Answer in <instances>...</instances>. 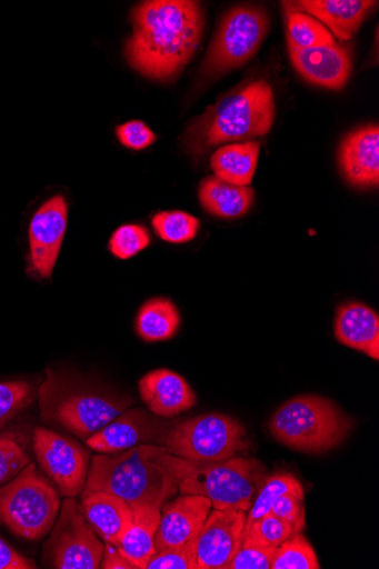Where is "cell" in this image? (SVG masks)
I'll use <instances>...</instances> for the list:
<instances>
[{
    "instance_id": "obj_1",
    "label": "cell",
    "mask_w": 379,
    "mask_h": 569,
    "mask_svg": "<svg viewBox=\"0 0 379 569\" xmlns=\"http://www.w3.org/2000/svg\"><path fill=\"white\" fill-rule=\"evenodd\" d=\"M133 33L124 53L143 77L172 81L193 58L205 19L200 3L191 0H152L131 14Z\"/></svg>"
},
{
    "instance_id": "obj_2",
    "label": "cell",
    "mask_w": 379,
    "mask_h": 569,
    "mask_svg": "<svg viewBox=\"0 0 379 569\" xmlns=\"http://www.w3.org/2000/svg\"><path fill=\"white\" fill-rule=\"evenodd\" d=\"M276 119L272 87L265 80L249 82L222 96L188 128L184 142L200 154L222 143L266 136Z\"/></svg>"
},
{
    "instance_id": "obj_3",
    "label": "cell",
    "mask_w": 379,
    "mask_h": 569,
    "mask_svg": "<svg viewBox=\"0 0 379 569\" xmlns=\"http://www.w3.org/2000/svg\"><path fill=\"white\" fill-rule=\"evenodd\" d=\"M166 452L164 447L146 443L116 456H93L84 490L113 493L132 509L162 506L178 492L172 476L157 459Z\"/></svg>"
},
{
    "instance_id": "obj_4",
    "label": "cell",
    "mask_w": 379,
    "mask_h": 569,
    "mask_svg": "<svg viewBox=\"0 0 379 569\" xmlns=\"http://www.w3.org/2000/svg\"><path fill=\"white\" fill-rule=\"evenodd\" d=\"M157 459L182 495L206 497L215 509L248 511L261 483L258 462L253 459L233 457L223 461H197L168 452Z\"/></svg>"
},
{
    "instance_id": "obj_5",
    "label": "cell",
    "mask_w": 379,
    "mask_h": 569,
    "mask_svg": "<svg viewBox=\"0 0 379 569\" xmlns=\"http://www.w3.org/2000/svg\"><path fill=\"white\" fill-rule=\"evenodd\" d=\"M129 397L67 381L49 375L40 389L42 418L56 421L81 439H89L132 405Z\"/></svg>"
},
{
    "instance_id": "obj_6",
    "label": "cell",
    "mask_w": 379,
    "mask_h": 569,
    "mask_svg": "<svg viewBox=\"0 0 379 569\" xmlns=\"http://www.w3.org/2000/svg\"><path fill=\"white\" fill-rule=\"evenodd\" d=\"M353 425L331 400L299 396L285 402L269 422V430L285 446L319 453L338 447Z\"/></svg>"
},
{
    "instance_id": "obj_7",
    "label": "cell",
    "mask_w": 379,
    "mask_h": 569,
    "mask_svg": "<svg viewBox=\"0 0 379 569\" xmlns=\"http://www.w3.org/2000/svg\"><path fill=\"white\" fill-rule=\"evenodd\" d=\"M60 507L58 491L37 472L33 462L0 487V522L23 539L47 536L56 526Z\"/></svg>"
},
{
    "instance_id": "obj_8",
    "label": "cell",
    "mask_w": 379,
    "mask_h": 569,
    "mask_svg": "<svg viewBox=\"0 0 379 569\" xmlns=\"http://www.w3.org/2000/svg\"><path fill=\"white\" fill-rule=\"evenodd\" d=\"M242 425L223 413H206L162 431L158 446L197 461H223L248 448Z\"/></svg>"
},
{
    "instance_id": "obj_9",
    "label": "cell",
    "mask_w": 379,
    "mask_h": 569,
    "mask_svg": "<svg viewBox=\"0 0 379 569\" xmlns=\"http://www.w3.org/2000/svg\"><path fill=\"white\" fill-rule=\"evenodd\" d=\"M268 30L269 20L261 8L241 6L229 11L209 47L203 73L221 74L246 64L256 56Z\"/></svg>"
},
{
    "instance_id": "obj_10",
    "label": "cell",
    "mask_w": 379,
    "mask_h": 569,
    "mask_svg": "<svg viewBox=\"0 0 379 569\" xmlns=\"http://www.w3.org/2000/svg\"><path fill=\"white\" fill-rule=\"evenodd\" d=\"M44 545V562L58 569H97L103 545L87 522L80 503L68 498L59 520Z\"/></svg>"
},
{
    "instance_id": "obj_11",
    "label": "cell",
    "mask_w": 379,
    "mask_h": 569,
    "mask_svg": "<svg viewBox=\"0 0 379 569\" xmlns=\"http://www.w3.org/2000/svg\"><path fill=\"white\" fill-rule=\"evenodd\" d=\"M33 449L42 471L67 498H76L86 487L89 452L78 442L48 429L34 430Z\"/></svg>"
},
{
    "instance_id": "obj_12",
    "label": "cell",
    "mask_w": 379,
    "mask_h": 569,
    "mask_svg": "<svg viewBox=\"0 0 379 569\" xmlns=\"http://www.w3.org/2000/svg\"><path fill=\"white\" fill-rule=\"evenodd\" d=\"M68 226V204L62 196L47 200L33 216L29 230V273L49 279L58 263Z\"/></svg>"
},
{
    "instance_id": "obj_13",
    "label": "cell",
    "mask_w": 379,
    "mask_h": 569,
    "mask_svg": "<svg viewBox=\"0 0 379 569\" xmlns=\"http://www.w3.org/2000/svg\"><path fill=\"white\" fill-rule=\"evenodd\" d=\"M247 511L215 509L210 511L197 542L200 569H226L241 548Z\"/></svg>"
},
{
    "instance_id": "obj_14",
    "label": "cell",
    "mask_w": 379,
    "mask_h": 569,
    "mask_svg": "<svg viewBox=\"0 0 379 569\" xmlns=\"http://www.w3.org/2000/svg\"><path fill=\"white\" fill-rule=\"evenodd\" d=\"M211 507L208 498L197 495H183L162 505L154 536L156 552L180 547L198 537Z\"/></svg>"
},
{
    "instance_id": "obj_15",
    "label": "cell",
    "mask_w": 379,
    "mask_h": 569,
    "mask_svg": "<svg viewBox=\"0 0 379 569\" xmlns=\"http://www.w3.org/2000/svg\"><path fill=\"white\" fill-rule=\"evenodd\" d=\"M168 426L154 420L142 408L127 409L110 425L87 439L101 453H117L158 440Z\"/></svg>"
},
{
    "instance_id": "obj_16",
    "label": "cell",
    "mask_w": 379,
    "mask_h": 569,
    "mask_svg": "<svg viewBox=\"0 0 379 569\" xmlns=\"http://www.w3.org/2000/svg\"><path fill=\"white\" fill-rule=\"evenodd\" d=\"M340 170L349 184L360 189L379 184V128L369 124L347 134L339 149Z\"/></svg>"
},
{
    "instance_id": "obj_17",
    "label": "cell",
    "mask_w": 379,
    "mask_h": 569,
    "mask_svg": "<svg viewBox=\"0 0 379 569\" xmlns=\"http://www.w3.org/2000/svg\"><path fill=\"white\" fill-rule=\"evenodd\" d=\"M296 70L309 82L322 88L342 89L352 70L349 51L338 44L290 50Z\"/></svg>"
},
{
    "instance_id": "obj_18",
    "label": "cell",
    "mask_w": 379,
    "mask_h": 569,
    "mask_svg": "<svg viewBox=\"0 0 379 569\" xmlns=\"http://www.w3.org/2000/svg\"><path fill=\"white\" fill-rule=\"evenodd\" d=\"M371 0H302L285 2L286 14L301 12L310 16L335 32L339 40H351L362 22L377 7Z\"/></svg>"
},
{
    "instance_id": "obj_19",
    "label": "cell",
    "mask_w": 379,
    "mask_h": 569,
    "mask_svg": "<svg viewBox=\"0 0 379 569\" xmlns=\"http://www.w3.org/2000/svg\"><path fill=\"white\" fill-rule=\"evenodd\" d=\"M139 391L149 410L160 418H174L191 409L197 401L188 382L167 369L146 375L139 382Z\"/></svg>"
},
{
    "instance_id": "obj_20",
    "label": "cell",
    "mask_w": 379,
    "mask_h": 569,
    "mask_svg": "<svg viewBox=\"0 0 379 569\" xmlns=\"http://www.w3.org/2000/svg\"><path fill=\"white\" fill-rule=\"evenodd\" d=\"M81 510L104 542L118 546L133 523V509L122 498L106 491H82Z\"/></svg>"
},
{
    "instance_id": "obj_21",
    "label": "cell",
    "mask_w": 379,
    "mask_h": 569,
    "mask_svg": "<svg viewBox=\"0 0 379 569\" xmlns=\"http://www.w3.org/2000/svg\"><path fill=\"white\" fill-rule=\"evenodd\" d=\"M335 332L342 345L378 360L379 318L370 307L360 302L341 305L336 317Z\"/></svg>"
},
{
    "instance_id": "obj_22",
    "label": "cell",
    "mask_w": 379,
    "mask_h": 569,
    "mask_svg": "<svg viewBox=\"0 0 379 569\" xmlns=\"http://www.w3.org/2000/svg\"><path fill=\"white\" fill-rule=\"evenodd\" d=\"M199 200L210 216L238 219L246 216L255 201L251 187L227 183L216 177L205 178L199 186Z\"/></svg>"
},
{
    "instance_id": "obj_23",
    "label": "cell",
    "mask_w": 379,
    "mask_h": 569,
    "mask_svg": "<svg viewBox=\"0 0 379 569\" xmlns=\"http://www.w3.org/2000/svg\"><path fill=\"white\" fill-rule=\"evenodd\" d=\"M161 505H147L133 509V523L119 542L118 549L136 567L146 569L156 553L154 536L159 526Z\"/></svg>"
},
{
    "instance_id": "obj_24",
    "label": "cell",
    "mask_w": 379,
    "mask_h": 569,
    "mask_svg": "<svg viewBox=\"0 0 379 569\" xmlns=\"http://www.w3.org/2000/svg\"><path fill=\"white\" fill-rule=\"evenodd\" d=\"M259 151V141L228 144L216 150L210 160L215 177L230 184L249 187L256 173Z\"/></svg>"
},
{
    "instance_id": "obj_25",
    "label": "cell",
    "mask_w": 379,
    "mask_h": 569,
    "mask_svg": "<svg viewBox=\"0 0 379 569\" xmlns=\"http://www.w3.org/2000/svg\"><path fill=\"white\" fill-rule=\"evenodd\" d=\"M181 316L177 306L167 298H152L139 310L136 329L147 342L167 341L179 331Z\"/></svg>"
},
{
    "instance_id": "obj_26",
    "label": "cell",
    "mask_w": 379,
    "mask_h": 569,
    "mask_svg": "<svg viewBox=\"0 0 379 569\" xmlns=\"http://www.w3.org/2000/svg\"><path fill=\"white\" fill-rule=\"evenodd\" d=\"M293 493L303 498L305 491L300 481L289 473H278L265 479L257 491V497L247 511L245 533L250 527L270 512L276 501L287 495Z\"/></svg>"
},
{
    "instance_id": "obj_27",
    "label": "cell",
    "mask_w": 379,
    "mask_h": 569,
    "mask_svg": "<svg viewBox=\"0 0 379 569\" xmlns=\"http://www.w3.org/2000/svg\"><path fill=\"white\" fill-rule=\"evenodd\" d=\"M287 39L289 50H299L317 46L336 43L328 28L301 12L287 14Z\"/></svg>"
},
{
    "instance_id": "obj_28",
    "label": "cell",
    "mask_w": 379,
    "mask_h": 569,
    "mask_svg": "<svg viewBox=\"0 0 379 569\" xmlns=\"http://www.w3.org/2000/svg\"><path fill=\"white\" fill-rule=\"evenodd\" d=\"M199 220L180 211L160 212L152 218L157 236L168 242L186 243L193 240L199 231Z\"/></svg>"
},
{
    "instance_id": "obj_29",
    "label": "cell",
    "mask_w": 379,
    "mask_h": 569,
    "mask_svg": "<svg viewBox=\"0 0 379 569\" xmlns=\"http://www.w3.org/2000/svg\"><path fill=\"white\" fill-rule=\"evenodd\" d=\"M317 555L301 535H293L277 550L272 569H319Z\"/></svg>"
},
{
    "instance_id": "obj_30",
    "label": "cell",
    "mask_w": 379,
    "mask_h": 569,
    "mask_svg": "<svg viewBox=\"0 0 379 569\" xmlns=\"http://www.w3.org/2000/svg\"><path fill=\"white\" fill-rule=\"evenodd\" d=\"M295 535L290 525L269 512L245 533L242 546L279 548Z\"/></svg>"
},
{
    "instance_id": "obj_31",
    "label": "cell",
    "mask_w": 379,
    "mask_h": 569,
    "mask_svg": "<svg viewBox=\"0 0 379 569\" xmlns=\"http://www.w3.org/2000/svg\"><path fill=\"white\" fill-rule=\"evenodd\" d=\"M36 391L27 382L0 383V428L12 421L34 399Z\"/></svg>"
},
{
    "instance_id": "obj_32",
    "label": "cell",
    "mask_w": 379,
    "mask_h": 569,
    "mask_svg": "<svg viewBox=\"0 0 379 569\" xmlns=\"http://www.w3.org/2000/svg\"><path fill=\"white\" fill-rule=\"evenodd\" d=\"M149 244L150 234L147 228L139 224H127L113 233L110 240V250L120 260H130Z\"/></svg>"
},
{
    "instance_id": "obj_33",
    "label": "cell",
    "mask_w": 379,
    "mask_h": 569,
    "mask_svg": "<svg viewBox=\"0 0 379 569\" xmlns=\"http://www.w3.org/2000/svg\"><path fill=\"white\" fill-rule=\"evenodd\" d=\"M198 537L172 549L156 552L146 569H200L197 558Z\"/></svg>"
},
{
    "instance_id": "obj_34",
    "label": "cell",
    "mask_w": 379,
    "mask_h": 569,
    "mask_svg": "<svg viewBox=\"0 0 379 569\" xmlns=\"http://www.w3.org/2000/svg\"><path fill=\"white\" fill-rule=\"evenodd\" d=\"M29 463V456L16 440L0 436V487L13 480Z\"/></svg>"
},
{
    "instance_id": "obj_35",
    "label": "cell",
    "mask_w": 379,
    "mask_h": 569,
    "mask_svg": "<svg viewBox=\"0 0 379 569\" xmlns=\"http://www.w3.org/2000/svg\"><path fill=\"white\" fill-rule=\"evenodd\" d=\"M278 548L241 546L226 569H272Z\"/></svg>"
},
{
    "instance_id": "obj_36",
    "label": "cell",
    "mask_w": 379,
    "mask_h": 569,
    "mask_svg": "<svg viewBox=\"0 0 379 569\" xmlns=\"http://www.w3.org/2000/svg\"><path fill=\"white\" fill-rule=\"evenodd\" d=\"M270 512L290 525L295 535L302 532L306 525L303 498L287 493L276 501Z\"/></svg>"
},
{
    "instance_id": "obj_37",
    "label": "cell",
    "mask_w": 379,
    "mask_h": 569,
    "mask_svg": "<svg viewBox=\"0 0 379 569\" xmlns=\"http://www.w3.org/2000/svg\"><path fill=\"white\" fill-rule=\"evenodd\" d=\"M117 136L122 144L134 150L146 149L157 139L156 134L141 121H130L118 127Z\"/></svg>"
},
{
    "instance_id": "obj_38",
    "label": "cell",
    "mask_w": 379,
    "mask_h": 569,
    "mask_svg": "<svg viewBox=\"0 0 379 569\" xmlns=\"http://www.w3.org/2000/svg\"><path fill=\"white\" fill-rule=\"evenodd\" d=\"M33 560L17 552L10 545L0 538V569H34Z\"/></svg>"
},
{
    "instance_id": "obj_39",
    "label": "cell",
    "mask_w": 379,
    "mask_h": 569,
    "mask_svg": "<svg viewBox=\"0 0 379 569\" xmlns=\"http://www.w3.org/2000/svg\"><path fill=\"white\" fill-rule=\"evenodd\" d=\"M99 568L102 569H136L128 558L112 543L103 545V553Z\"/></svg>"
}]
</instances>
